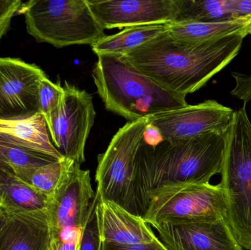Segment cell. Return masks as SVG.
<instances>
[{
	"mask_svg": "<svg viewBox=\"0 0 251 250\" xmlns=\"http://www.w3.org/2000/svg\"><path fill=\"white\" fill-rule=\"evenodd\" d=\"M23 4L21 0H0V43L11 25L12 19Z\"/></svg>",
	"mask_w": 251,
	"mask_h": 250,
	"instance_id": "cell-25",
	"label": "cell"
},
{
	"mask_svg": "<svg viewBox=\"0 0 251 250\" xmlns=\"http://www.w3.org/2000/svg\"><path fill=\"white\" fill-rule=\"evenodd\" d=\"M92 76L105 108L128 121L188 104L186 97L176 95L159 86L124 55H98Z\"/></svg>",
	"mask_w": 251,
	"mask_h": 250,
	"instance_id": "cell-3",
	"label": "cell"
},
{
	"mask_svg": "<svg viewBox=\"0 0 251 250\" xmlns=\"http://www.w3.org/2000/svg\"><path fill=\"white\" fill-rule=\"evenodd\" d=\"M231 7L234 19L251 16V0H231Z\"/></svg>",
	"mask_w": 251,
	"mask_h": 250,
	"instance_id": "cell-28",
	"label": "cell"
},
{
	"mask_svg": "<svg viewBox=\"0 0 251 250\" xmlns=\"http://www.w3.org/2000/svg\"><path fill=\"white\" fill-rule=\"evenodd\" d=\"M3 207L5 218L0 227V250H49L47 210L26 211Z\"/></svg>",
	"mask_w": 251,
	"mask_h": 250,
	"instance_id": "cell-14",
	"label": "cell"
},
{
	"mask_svg": "<svg viewBox=\"0 0 251 250\" xmlns=\"http://www.w3.org/2000/svg\"><path fill=\"white\" fill-rule=\"evenodd\" d=\"M20 14L28 34L56 48L93 45L105 36L87 0H29L23 2Z\"/></svg>",
	"mask_w": 251,
	"mask_h": 250,
	"instance_id": "cell-5",
	"label": "cell"
},
{
	"mask_svg": "<svg viewBox=\"0 0 251 250\" xmlns=\"http://www.w3.org/2000/svg\"><path fill=\"white\" fill-rule=\"evenodd\" d=\"M0 204H1V197H0Z\"/></svg>",
	"mask_w": 251,
	"mask_h": 250,
	"instance_id": "cell-31",
	"label": "cell"
},
{
	"mask_svg": "<svg viewBox=\"0 0 251 250\" xmlns=\"http://www.w3.org/2000/svg\"><path fill=\"white\" fill-rule=\"evenodd\" d=\"M101 26L106 29L166 24L176 19V0H87Z\"/></svg>",
	"mask_w": 251,
	"mask_h": 250,
	"instance_id": "cell-12",
	"label": "cell"
},
{
	"mask_svg": "<svg viewBox=\"0 0 251 250\" xmlns=\"http://www.w3.org/2000/svg\"><path fill=\"white\" fill-rule=\"evenodd\" d=\"M4 218H5V211H4V207L0 204V227L4 222Z\"/></svg>",
	"mask_w": 251,
	"mask_h": 250,
	"instance_id": "cell-29",
	"label": "cell"
},
{
	"mask_svg": "<svg viewBox=\"0 0 251 250\" xmlns=\"http://www.w3.org/2000/svg\"><path fill=\"white\" fill-rule=\"evenodd\" d=\"M57 161L60 160L0 140V170L10 172L18 178L28 170Z\"/></svg>",
	"mask_w": 251,
	"mask_h": 250,
	"instance_id": "cell-21",
	"label": "cell"
},
{
	"mask_svg": "<svg viewBox=\"0 0 251 250\" xmlns=\"http://www.w3.org/2000/svg\"><path fill=\"white\" fill-rule=\"evenodd\" d=\"M227 132L156 144L143 138L135 160L136 196L139 215L143 218L151 200L171 188L208 183L221 174Z\"/></svg>",
	"mask_w": 251,
	"mask_h": 250,
	"instance_id": "cell-1",
	"label": "cell"
},
{
	"mask_svg": "<svg viewBox=\"0 0 251 250\" xmlns=\"http://www.w3.org/2000/svg\"><path fill=\"white\" fill-rule=\"evenodd\" d=\"M58 108L47 122L50 139L64 158L82 164L87 140L95 121L93 97L69 82Z\"/></svg>",
	"mask_w": 251,
	"mask_h": 250,
	"instance_id": "cell-8",
	"label": "cell"
},
{
	"mask_svg": "<svg viewBox=\"0 0 251 250\" xmlns=\"http://www.w3.org/2000/svg\"><path fill=\"white\" fill-rule=\"evenodd\" d=\"M98 202L97 194L91 203L86 223L82 232L79 250H100L101 241L97 226L96 207Z\"/></svg>",
	"mask_w": 251,
	"mask_h": 250,
	"instance_id": "cell-24",
	"label": "cell"
},
{
	"mask_svg": "<svg viewBox=\"0 0 251 250\" xmlns=\"http://www.w3.org/2000/svg\"><path fill=\"white\" fill-rule=\"evenodd\" d=\"M247 33L190 45L164 32L125 54L126 60L164 89L187 96L203 88L238 54Z\"/></svg>",
	"mask_w": 251,
	"mask_h": 250,
	"instance_id": "cell-2",
	"label": "cell"
},
{
	"mask_svg": "<svg viewBox=\"0 0 251 250\" xmlns=\"http://www.w3.org/2000/svg\"><path fill=\"white\" fill-rule=\"evenodd\" d=\"M151 226L168 250H243L226 218L212 223H156Z\"/></svg>",
	"mask_w": 251,
	"mask_h": 250,
	"instance_id": "cell-13",
	"label": "cell"
},
{
	"mask_svg": "<svg viewBox=\"0 0 251 250\" xmlns=\"http://www.w3.org/2000/svg\"><path fill=\"white\" fill-rule=\"evenodd\" d=\"M248 21L246 17L215 22H172L166 23L167 32L180 42L199 45L235 34L247 33Z\"/></svg>",
	"mask_w": 251,
	"mask_h": 250,
	"instance_id": "cell-17",
	"label": "cell"
},
{
	"mask_svg": "<svg viewBox=\"0 0 251 250\" xmlns=\"http://www.w3.org/2000/svg\"><path fill=\"white\" fill-rule=\"evenodd\" d=\"M226 206L221 183L171 188L155 195L143 217L148 225L212 223L226 218Z\"/></svg>",
	"mask_w": 251,
	"mask_h": 250,
	"instance_id": "cell-7",
	"label": "cell"
},
{
	"mask_svg": "<svg viewBox=\"0 0 251 250\" xmlns=\"http://www.w3.org/2000/svg\"><path fill=\"white\" fill-rule=\"evenodd\" d=\"M166 31V24L130 26L114 35H105L91 47L97 56L101 54L125 55L128 51L151 41Z\"/></svg>",
	"mask_w": 251,
	"mask_h": 250,
	"instance_id": "cell-18",
	"label": "cell"
},
{
	"mask_svg": "<svg viewBox=\"0 0 251 250\" xmlns=\"http://www.w3.org/2000/svg\"><path fill=\"white\" fill-rule=\"evenodd\" d=\"M64 95V90L60 81L51 82L48 76L40 83L38 90V110L44 115L46 122L50 120L53 113L58 108Z\"/></svg>",
	"mask_w": 251,
	"mask_h": 250,
	"instance_id": "cell-23",
	"label": "cell"
},
{
	"mask_svg": "<svg viewBox=\"0 0 251 250\" xmlns=\"http://www.w3.org/2000/svg\"><path fill=\"white\" fill-rule=\"evenodd\" d=\"M0 140L62 160L64 157L51 142L44 115L38 113L21 119H0Z\"/></svg>",
	"mask_w": 251,
	"mask_h": 250,
	"instance_id": "cell-16",
	"label": "cell"
},
{
	"mask_svg": "<svg viewBox=\"0 0 251 250\" xmlns=\"http://www.w3.org/2000/svg\"><path fill=\"white\" fill-rule=\"evenodd\" d=\"M100 250H168L159 238L150 243L124 245L101 242Z\"/></svg>",
	"mask_w": 251,
	"mask_h": 250,
	"instance_id": "cell-27",
	"label": "cell"
},
{
	"mask_svg": "<svg viewBox=\"0 0 251 250\" xmlns=\"http://www.w3.org/2000/svg\"><path fill=\"white\" fill-rule=\"evenodd\" d=\"M60 183L49 199L47 219L51 231L74 230L83 232L91 203L95 197L89 170L66 159Z\"/></svg>",
	"mask_w": 251,
	"mask_h": 250,
	"instance_id": "cell-10",
	"label": "cell"
},
{
	"mask_svg": "<svg viewBox=\"0 0 251 250\" xmlns=\"http://www.w3.org/2000/svg\"><path fill=\"white\" fill-rule=\"evenodd\" d=\"M231 74L236 83L231 94L242 100L246 105L251 100V74H243L237 72H233Z\"/></svg>",
	"mask_w": 251,
	"mask_h": 250,
	"instance_id": "cell-26",
	"label": "cell"
},
{
	"mask_svg": "<svg viewBox=\"0 0 251 250\" xmlns=\"http://www.w3.org/2000/svg\"><path fill=\"white\" fill-rule=\"evenodd\" d=\"M221 174L227 223L240 246L251 250V122L246 106L234 111Z\"/></svg>",
	"mask_w": 251,
	"mask_h": 250,
	"instance_id": "cell-4",
	"label": "cell"
},
{
	"mask_svg": "<svg viewBox=\"0 0 251 250\" xmlns=\"http://www.w3.org/2000/svg\"><path fill=\"white\" fill-rule=\"evenodd\" d=\"M234 111L215 100L158 113L149 117V125L168 142L200 135L228 132Z\"/></svg>",
	"mask_w": 251,
	"mask_h": 250,
	"instance_id": "cell-9",
	"label": "cell"
},
{
	"mask_svg": "<svg viewBox=\"0 0 251 250\" xmlns=\"http://www.w3.org/2000/svg\"><path fill=\"white\" fill-rule=\"evenodd\" d=\"M149 117L128 121L113 136L105 152L98 157L97 195L139 216L136 196L135 160L147 130Z\"/></svg>",
	"mask_w": 251,
	"mask_h": 250,
	"instance_id": "cell-6",
	"label": "cell"
},
{
	"mask_svg": "<svg viewBox=\"0 0 251 250\" xmlns=\"http://www.w3.org/2000/svg\"><path fill=\"white\" fill-rule=\"evenodd\" d=\"M178 13L174 22H215L235 19L231 0H176Z\"/></svg>",
	"mask_w": 251,
	"mask_h": 250,
	"instance_id": "cell-20",
	"label": "cell"
},
{
	"mask_svg": "<svg viewBox=\"0 0 251 250\" xmlns=\"http://www.w3.org/2000/svg\"><path fill=\"white\" fill-rule=\"evenodd\" d=\"M66 158L28 170L19 179L47 197L48 200L57 189L66 167Z\"/></svg>",
	"mask_w": 251,
	"mask_h": 250,
	"instance_id": "cell-22",
	"label": "cell"
},
{
	"mask_svg": "<svg viewBox=\"0 0 251 250\" xmlns=\"http://www.w3.org/2000/svg\"><path fill=\"white\" fill-rule=\"evenodd\" d=\"M247 26H246V32H247L248 35H251V16L248 17Z\"/></svg>",
	"mask_w": 251,
	"mask_h": 250,
	"instance_id": "cell-30",
	"label": "cell"
},
{
	"mask_svg": "<svg viewBox=\"0 0 251 250\" xmlns=\"http://www.w3.org/2000/svg\"><path fill=\"white\" fill-rule=\"evenodd\" d=\"M1 204L26 211H44L48 207L47 197L10 172L0 170Z\"/></svg>",
	"mask_w": 251,
	"mask_h": 250,
	"instance_id": "cell-19",
	"label": "cell"
},
{
	"mask_svg": "<svg viewBox=\"0 0 251 250\" xmlns=\"http://www.w3.org/2000/svg\"><path fill=\"white\" fill-rule=\"evenodd\" d=\"M96 215L100 241L103 243L133 245L150 243L157 239L141 217L114 203L100 200L99 196Z\"/></svg>",
	"mask_w": 251,
	"mask_h": 250,
	"instance_id": "cell-15",
	"label": "cell"
},
{
	"mask_svg": "<svg viewBox=\"0 0 251 250\" xmlns=\"http://www.w3.org/2000/svg\"><path fill=\"white\" fill-rule=\"evenodd\" d=\"M47 76L34 63L0 57V119L26 118L39 113L38 90Z\"/></svg>",
	"mask_w": 251,
	"mask_h": 250,
	"instance_id": "cell-11",
	"label": "cell"
}]
</instances>
